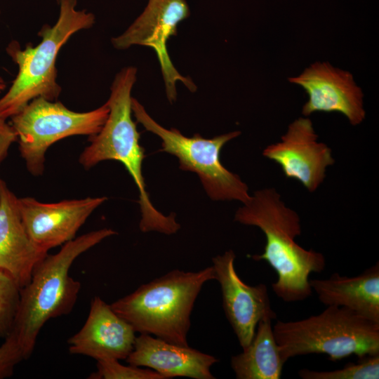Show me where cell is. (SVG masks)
<instances>
[{"label":"cell","instance_id":"1","mask_svg":"<svg viewBox=\"0 0 379 379\" xmlns=\"http://www.w3.org/2000/svg\"><path fill=\"white\" fill-rule=\"evenodd\" d=\"M234 220L257 227L264 233V251L251 258L267 261L277 272L278 279L272 288L278 298L291 302L312 295L309 276L324 270L325 257L320 252L307 250L296 243L295 239L302 231L300 216L286 205L276 189L256 190L250 200L236 211Z\"/></svg>","mask_w":379,"mask_h":379},{"label":"cell","instance_id":"2","mask_svg":"<svg viewBox=\"0 0 379 379\" xmlns=\"http://www.w3.org/2000/svg\"><path fill=\"white\" fill-rule=\"evenodd\" d=\"M103 228L82 234L63 244L54 255L47 254L35 267L29 282L20 289V298L9 333L18 345L24 360L35 347L39 334L51 319L69 314L81 288L69 270L74 260L105 239L116 234Z\"/></svg>","mask_w":379,"mask_h":379},{"label":"cell","instance_id":"3","mask_svg":"<svg viewBox=\"0 0 379 379\" xmlns=\"http://www.w3.org/2000/svg\"><path fill=\"white\" fill-rule=\"evenodd\" d=\"M136 75L137 69L133 66L125 67L116 74L106 102L109 109L107 119L100 131L89 137V145L80 154L79 162L86 170L107 160L121 163L139 192L140 230L172 234L179 230L180 225L176 222L175 214L166 216L154 207L142 175L145 150L140 145V133L132 119L131 109V91Z\"/></svg>","mask_w":379,"mask_h":379},{"label":"cell","instance_id":"4","mask_svg":"<svg viewBox=\"0 0 379 379\" xmlns=\"http://www.w3.org/2000/svg\"><path fill=\"white\" fill-rule=\"evenodd\" d=\"M213 266L197 272L171 270L110 304L140 334L188 346L190 316L204 284L215 280Z\"/></svg>","mask_w":379,"mask_h":379},{"label":"cell","instance_id":"5","mask_svg":"<svg viewBox=\"0 0 379 379\" xmlns=\"http://www.w3.org/2000/svg\"><path fill=\"white\" fill-rule=\"evenodd\" d=\"M58 2V18L53 26H42L38 32L41 41L36 46L29 44L22 49L18 41H12L6 48L18 72L7 93L0 98L1 119H11L36 98L56 101L60 95L55 66L59 51L74 34L92 27L95 18L85 9L77 10V0Z\"/></svg>","mask_w":379,"mask_h":379},{"label":"cell","instance_id":"6","mask_svg":"<svg viewBox=\"0 0 379 379\" xmlns=\"http://www.w3.org/2000/svg\"><path fill=\"white\" fill-rule=\"evenodd\" d=\"M272 328L285 363L310 354H326L333 361L352 354L379 355V324L343 307L327 306L300 320H277Z\"/></svg>","mask_w":379,"mask_h":379},{"label":"cell","instance_id":"7","mask_svg":"<svg viewBox=\"0 0 379 379\" xmlns=\"http://www.w3.org/2000/svg\"><path fill=\"white\" fill-rule=\"evenodd\" d=\"M131 109L136 121L161 140L160 151L176 157L180 168L199 175L211 199L235 200L242 204L250 200L251 196L247 185L237 174L228 171L220 159L222 147L238 137L240 131L224 133L210 139L204 138L198 133L189 138L175 128L166 129L161 126L134 98H132Z\"/></svg>","mask_w":379,"mask_h":379},{"label":"cell","instance_id":"8","mask_svg":"<svg viewBox=\"0 0 379 379\" xmlns=\"http://www.w3.org/2000/svg\"><path fill=\"white\" fill-rule=\"evenodd\" d=\"M109 111L107 102L93 110L77 112L58 100L41 97L31 100L11 118L10 122L29 173L34 176L43 174L46 152L57 141L73 135L90 137L97 134L106 121Z\"/></svg>","mask_w":379,"mask_h":379},{"label":"cell","instance_id":"9","mask_svg":"<svg viewBox=\"0 0 379 379\" xmlns=\"http://www.w3.org/2000/svg\"><path fill=\"white\" fill-rule=\"evenodd\" d=\"M190 15V10L185 0H148L142 13L128 29L111 39L116 49L124 50L140 45L154 51L170 102L176 100L178 81L191 92L197 90L191 78L182 75L175 67L167 48L168 41L176 34L179 23Z\"/></svg>","mask_w":379,"mask_h":379},{"label":"cell","instance_id":"10","mask_svg":"<svg viewBox=\"0 0 379 379\" xmlns=\"http://www.w3.org/2000/svg\"><path fill=\"white\" fill-rule=\"evenodd\" d=\"M264 157L277 163L286 178L299 181L310 192L323 183L327 168L335 163L331 149L318 141L311 119L291 122L279 141L267 145Z\"/></svg>","mask_w":379,"mask_h":379},{"label":"cell","instance_id":"11","mask_svg":"<svg viewBox=\"0 0 379 379\" xmlns=\"http://www.w3.org/2000/svg\"><path fill=\"white\" fill-rule=\"evenodd\" d=\"M236 255L232 250L213 258L215 279L220 285L222 307L242 349L251 342L258 322L265 318H277L267 286H249L237 274Z\"/></svg>","mask_w":379,"mask_h":379},{"label":"cell","instance_id":"12","mask_svg":"<svg viewBox=\"0 0 379 379\" xmlns=\"http://www.w3.org/2000/svg\"><path fill=\"white\" fill-rule=\"evenodd\" d=\"M288 81L301 86L308 95L302 109L305 117L317 112H339L352 126L365 119L364 95L350 72L327 62H317Z\"/></svg>","mask_w":379,"mask_h":379},{"label":"cell","instance_id":"13","mask_svg":"<svg viewBox=\"0 0 379 379\" xmlns=\"http://www.w3.org/2000/svg\"><path fill=\"white\" fill-rule=\"evenodd\" d=\"M107 197H86L44 203L32 197L18 198L23 223L30 238L48 251L75 238L80 227Z\"/></svg>","mask_w":379,"mask_h":379},{"label":"cell","instance_id":"14","mask_svg":"<svg viewBox=\"0 0 379 379\" xmlns=\"http://www.w3.org/2000/svg\"><path fill=\"white\" fill-rule=\"evenodd\" d=\"M135 331L98 296L91 302L87 319L81 329L67 341L72 354L103 359H125L133 349Z\"/></svg>","mask_w":379,"mask_h":379},{"label":"cell","instance_id":"15","mask_svg":"<svg viewBox=\"0 0 379 379\" xmlns=\"http://www.w3.org/2000/svg\"><path fill=\"white\" fill-rule=\"evenodd\" d=\"M47 254L30 238L20 212L18 198L0 178V270L21 288Z\"/></svg>","mask_w":379,"mask_h":379},{"label":"cell","instance_id":"16","mask_svg":"<svg viewBox=\"0 0 379 379\" xmlns=\"http://www.w3.org/2000/svg\"><path fill=\"white\" fill-rule=\"evenodd\" d=\"M126 361L131 365L154 370L165 379H214L211 367L218 359L189 345L181 346L141 333L136 337L133 349Z\"/></svg>","mask_w":379,"mask_h":379},{"label":"cell","instance_id":"17","mask_svg":"<svg viewBox=\"0 0 379 379\" xmlns=\"http://www.w3.org/2000/svg\"><path fill=\"white\" fill-rule=\"evenodd\" d=\"M309 283L326 306L343 307L379 324L378 262L354 277L335 272L326 279H309Z\"/></svg>","mask_w":379,"mask_h":379},{"label":"cell","instance_id":"18","mask_svg":"<svg viewBox=\"0 0 379 379\" xmlns=\"http://www.w3.org/2000/svg\"><path fill=\"white\" fill-rule=\"evenodd\" d=\"M272 319H261L250 344L231 358L237 379H279L285 362L274 338Z\"/></svg>","mask_w":379,"mask_h":379},{"label":"cell","instance_id":"19","mask_svg":"<svg viewBox=\"0 0 379 379\" xmlns=\"http://www.w3.org/2000/svg\"><path fill=\"white\" fill-rule=\"evenodd\" d=\"M302 379H378L379 355L359 359L357 363H348L343 368L333 371L300 369Z\"/></svg>","mask_w":379,"mask_h":379},{"label":"cell","instance_id":"20","mask_svg":"<svg viewBox=\"0 0 379 379\" xmlns=\"http://www.w3.org/2000/svg\"><path fill=\"white\" fill-rule=\"evenodd\" d=\"M20 288L13 278L0 270V339L10 333L16 314Z\"/></svg>","mask_w":379,"mask_h":379},{"label":"cell","instance_id":"21","mask_svg":"<svg viewBox=\"0 0 379 379\" xmlns=\"http://www.w3.org/2000/svg\"><path fill=\"white\" fill-rule=\"evenodd\" d=\"M97 369L90 379H165L154 370L141 368L133 365H122L117 359L97 361Z\"/></svg>","mask_w":379,"mask_h":379},{"label":"cell","instance_id":"22","mask_svg":"<svg viewBox=\"0 0 379 379\" xmlns=\"http://www.w3.org/2000/svg\"><path fill=\"white\" fill-rule=\"evenodd\" d=\"M22 360L24 358L18 345L8 334L0 345V379L11 377L17 364Z\"/></svg>","mask_w":379,"mask_h":379},{"label":"cell","instance_id":"23","mask_svg":"<svg viewBox=\"0 0 379 379\" xmlns=\"http://www.w3.org/2000/svg\"><path fill=\"white\" fill-rule=\"evenodd\" d=\"M17 141V135L7 120L0 118V164L6 158L9 149Z\"/></svg>","mask_w":379,"mask_h":379},{"label":"cell","instance_id":"24","mask_svg":"<svg viewBox=\"0 0 379 379\" xmlns=\"http://www.w3.org/2000/svg\"><path fill=\"white\" fill-rule=\"evenodd\" d=\"M6 87V84L4 79L0 77V93L5 90Z\"/></svg>","mask_w":379,"mask_h":379},{"label":"cell","instance_id":"25","mask_svg":"<svg viewBox=\"0 0 379 379\" xmlns=\"http://www.w3.org/2000/svg\"><path fill=\"white\" fill-rule=\"evenodd\" d=\"M0 13H1V11H0Z\"/></svg>","mask_w":379,"mask_h":379}]
</instances>
